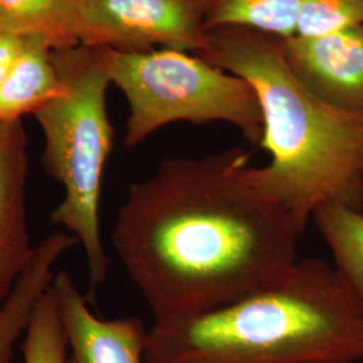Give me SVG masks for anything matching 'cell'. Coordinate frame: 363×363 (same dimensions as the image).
I'll return each instance as SVG.
<instances>
[{
  "instance_id": "1",
  "label": "cell",
  "mask_w": 363,
  "mask_h": 363,
  "mask_svg": "<svg viewBox=\"0 0 363 363\" xmlns=\"http://www.w3.org/2000/svg\"><path fill=\"white\" fill-rule=\"evenodd\" d=\"M249 159L240 147L167 157L130 186L112 245L155 322L232 303L298 259L301 234Z\"/></svg>"
},
{
  "instance_id": "5",
  "label": "cell",
  "mask_w": 363,
  "mask_h": 363,
  "mask_svg": "<svg viewBox=\"0 0 363 363\" xmlns=\"http://www.w3.org/2000/svg\"><path fill=\"white\" fill-rule=\"evenodd\" d=\"M112 84L123 91L130 115L124 145L136 147L156 130L178 121H223L259 145L264 120L252 84L198 55L159 49L117 52L109 49Z\"/></svg>"
},
{
  "instance_id": "14",
  "label": "cell",
  "mask_w": 363,
  "mask_h": 363,
  "mask_svg": "<svg viewBox=\"0 0 363 363\" xmlns=\"http://www.w3.org/2000/svg\"><path fill=\"white\" fill-rule=\"evenodd\" d=\"M301 0H203L206 28L237 26L277 38L298 34Z\"/></svg>"
},
{
  "instance_id": "18",
  "label": "cell",
  "mask_w": 363,
  "mask_h": 363,
  "mask_svg": "<svg viewBox=\"0 0 363 363\" xmlns=\"http://www.w3.org/2000/svg\"><path fill=\"white\" fill-rule=\"evenodd\" d=\"M361 210L363 211V193H362V199H361Z\"/></svg>"
},
{
  "instance_id": "7",
  "label": "cell",
  "mask_w": 363,
  "mask_h": 363,
  "mask_svg": "<svg viewBox=\"0 0 363 363\" xmlns=\"http://www.w3.org/2000/svg\"><path fill=\"white\" fill-rule=\"evenodd\" d=\"M279 40L288 69L307 91L325 104L363 112V23Z\"/></svg>"
},
{
  "instance_id": "3",
  "label": "cell",
  "mask_w": 363,
  "mask_h": 363,
  "mask_svg": "<svg viewBox=\"0 0 363 363\" xmlns=\"http://www.w3.org/2000/svg\"><path fill=\"white\" fill-rule=\"evenodd\" d=\"M363 310L334 265L319 257L242 298L190 316L156 320L144 363H357Z\"/></svg>"
},
{
  "instance_id": "13",
  "label": "cell",
  "mask_w": 363,
  "mask_h": 363,
  "mask_svg": "<svg viewBox=\"0 0 363 363\" xmlns=\"http://www.w3.org/2000/svg\"><path fill=\"white\" fill-rule=\"evenodd\" d=\"M312 220L334 259V267L363 310V211L330 202L315 210Z\"/></svg>"
},
{
  "instance_id": "2",
  "label": "cell",
  "mask_w": 363,
  "mask_h": 363,
  "mask_svg": "<svg viewBox=\"0 0 363 363\" xmlns=\"http://www.w3.org/2000/svg\"><path fill=\"white\" fill-rule=\"evenodd\" d=\"M201 55L245 78L264 120L259 148L271 160L252 178L304 233L315 210L337 202L361 210L363 112L339 109L315 97L288 69L277 37L245 27L208 30Z\"/></svg>"
},
{
  "instance_id": "16",
  "label": "cell",
  "mask_w": 363,
  "mask_h": 363,
  "mask_svg": "<svg viewBox=\"0 0 363 363\" xmlns=\"http://www.w3.org/2000/svg\"><path fill=\"white\" fill-rule=\"evenodd\" d=\"M363 23V0H301L296 35H320Z\"/></svg>"
},
{
  "instance_id": "4",
  "label": "cell",
  "mask_w": 363,
  "mask_h": 363,
  "mask_svg": "<svg viewBox=\"0 0 363 363\" xmlns=\"http://www.w3.org/2000/svg\"><path fill=\"white\" fill-rule=\"evenodd\" d=\"M108 57V48L84 43L52 50L62 89L34 113L45 136L43 169L65 191L50 222L84 247L91 296L109 271L100 233L101 183L115 135L106 108Z\"/></svg>"
},
{
  "instance_id": "6",
  "label": "cell",
  "mask_w": 363,
  "mask_h": 363,
  "mask_svg": "<svg viewBox=\"0 0 363 363\" xmlns=\"http://www.w3.org/2000/svg\"><path fill=\"white\" fill-rule=\"evenodd\" d=\"M84 45L117 52L155 46L201 57L208 50L203 0H81Z\"/></svg>"
},
{
  "instance_id": "12",
  "label": "cell",
  "mask_w": 363,
  "mask_h": 363,
  "mask_svg": "<svg viewBox=\"0 0 363 363\" xmlns=\"http://www.w3.org/2000/svg\"><path fill=\"white\" fill-rule=\"evenodd\" d=\"M0 26L43 39L54 50L84 40L81 0H0Z\"/></svg>"
},
{
  "instance_id": "8",
  "label": "cell",
  "mask_w": 363,
  "mask_h": 363,
  "mask_svg": "<svg viewBox=\"0 0 363 363\" xmlns=\"http://www.w3.org/2000/svg\"><path fill=\"white\" fill-rule=\"evenodd\" d=\"M67 340L66 363H143L147 330L138 318L103 320L65 272L52 279Z\"/></svg>"
},
{
  "instance_id": "19",
  "label": "cell",
  "mask_w": 363,
  "mask_h": 363,
  "mask_svg": "<svg viewBox=\"0 0 363 363\" xmlns=\"http://www.w3.org/2000/svg\"><path fill=\"white\" fill-rule=\"evenodd\" d=\"M316 363H343V362H316Z\"/></svg>"
},
{
  "instance_id": "9",
  "label": "cell",
  "mask_w": 363,
  "mask_h": 363,
  "mask_svg": "<svg viewBox=\"0 0 363 363\" xmlns=\"http://www.w3.org/2000/svg\"><path fill=\"white\" fill-rule=\"evenodd\" d=\"M27 171L23 121H0V313L34 252L27 229Z\"/></svg>"
},
{
  "instance_id": "15",
  "label": "cell",
  "mask_w": 363,
  "mask_h": 363,
  "mask_svg": "<svg viewBox=\"0 0 363 363\" xmlns=\"http://www.w3.org/2000/svg\"><path fill=\"white\" fill-rule=\"evenodd\" d=\"M23 335L25 363L67 362V340L52 286L37 301Z\"/></svg>"
},
{
  "instance_id": "10",
  "label": "cell",
  "mask_w": 363,
  "mask_h": 363,
  "mask_svg": "<svg viewBox=\"0 0 363 363\" xmlns=\"http://www.w3.org/2000/svg\"><path fill=\"white\" fill-rule=\"evenodd\" d=\"M78 244L77 237L73 234L55 232L34 247L26 269L18 279L0 313V363L13 361L15 345L25 334L37 301L52 286L55 276L54 265Z\"/></svg>"
},
{
  "instance_id": "17",
  "label": "cell",
  "mask_w": 363,
  "mask_h": 363,
  "mask_svg": "<svg viewBox=\"0 0 363 363\" xmlns=\"http://www.w3.org/2000/svg\"><path fill=\"white\" fill-rule=\"evenodd\" d=\"M26 38L0 26V82L23 50Z\"/></svg>"
},
{
  "instance_id": "11",
  "label": "cell",
  "mask_w": 363,
  "mask_h": 363,
  "mask_svg": "<svg viewBox=\"0 0 363 363\" xmlns=\"http://www.w3.org/2000/svg\"><path fill=\"white\" fill-rule=\"evenodd\" d=\"M52 49L43 39L26 37L23 50L0 82V121L35 113L62 89Z\"/></svg>"
}]
</instances>
